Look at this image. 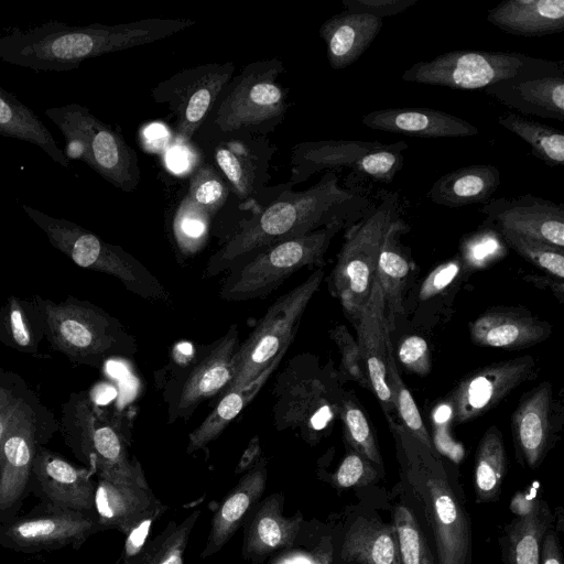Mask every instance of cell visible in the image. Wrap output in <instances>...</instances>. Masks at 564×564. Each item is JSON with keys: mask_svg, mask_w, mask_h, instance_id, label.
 Returning a JSON list of instances; mask_svg holds the SVG:
<instances>
[{"mask_svg": "<svg viewBox=\"0 0 564 564\" xmlns=\"http://www.w3.org/2000/svg\"><path fill=\"white\" fill-rule=\"evenodd\" d=\"M330 336L340 354V378L343 380H351L362 388L371 390L356 339L344 325H337L333 328Z\"/></svg>", "mask_w": 564, "mask_h": 564, "instance_id": "f907efd6", "label": "cell"}, {"mask_svg": "<svg viewBox=\"0 0 564 564\" xmlns=\"http://www.w3.org/2000/svg\"><path fill=\"white\" fill-rule=\"evenodd\" d=\"M382 24L380 18L347 10L327 19L318 32L332 68L338 70L354 64L379 35Z\"/></svg>", "mask_w": 564, "mask_h": 564, "instance_id": "f1b7e54d", "label": "cell"}, {"mask_svg": "<svg viewBox=\"0 0 564 564\" xmlns=\"http://www.w3.org/2000/svg\"><path fill=\"white\" fill-rule=\"evenodd\" d=\"M361 122L370 129L419 138H465L479 132L457 116L425 107L376 110L365 115Z\"/></svg>", "mask_w": 564, "mask_h": 564, "instance_id": "484cf974", "label": "cell"}, {"mask_svg": "<svg viewBox=\"0 0 564 564\" xmlns=\"http://www.w3.org/2000/svg\"><path fill=\"white\" fill-rule=\"evenodd\" d=\"M503 242L528 262L558 279L564 278V249L511 231L498 230Z\"/></svg>", "mask_w": 564, "mask_h": 564, "instance_id": "7dc6e473", "label": "cell"}, {"mask_svg": "<svg viewBox=\"0 0 564 564\" xmlns=\"http://www.w3.org/2000/svg\"><path fill=\"white\" fill-rule=\"evenodd\" d=\"M163 510L164 507L162 503L158 502L126 533L127 538L124 542L123 556L127 564L140 554L149 536L152 524L160 517Z\"/></svg>", "mask_w": 564, "mask_h": 564, "instance_id": "6f0895ef", "label": "cell"}, {"mask_svg": "<svg viewBox=\"0 0 564 564\" xmlns=\"http://www.w3.org/2000/svg\"><path fill=\"white\" fill-rule=\"evenodd\" d=\"M398 212L399 194L386 192L379 204L346 231L327 283L352 324L370 295L383 239Z\"/></svg>", "mask_w": 564, "mask_h": 564, "instance_id": "8992f818", "label": "cell"}, {"mask_svg": "<svg viewBox=\"0 0 564 564\" xmlns=\"http://www.w3.org/2000/svg\"><path fill=\"white\" fill-rule=\"evenodd\" d=\"M497 230H485L473 237L464 249L463 260L475 264L479 262L481 265L487 260L495 258L496 253H500L501 245L497 239Z\"/></svg>", "mask_w": 564, "mask_h": 564, "instance_id": "680465c9", "label": "cell"}, {"mask_svg": "<svg viewBox=\"0 0 564 564\" xmlns=\"http://www.w3.org/2000/svg\"><path fill=\"white\" fill-rule=\"evenodd\" d=\"M241 133L243 138L220 141L214 160L236 196L254 205L265 195L275 147L263 135Z\"/></svg>", "mask_w": 564, "mask_h": 564, "instance_id": "44dd1931", "label": "cell"}, {"mask_svg": "<svg viewBox=\"0 0 564 564\" xmlns=\"http://www.w3.org/2000/svg\"><path fill=\"white\" fill-rule=\"evenodd\" d=\"M228 195L229 186L225 177L207 163L193 173L186 196L214 217L226 203Z\"/></svg>", "mask_w": 564, "mask_h": 564, "instance_id": "c3c4849f", "label": "cell"}, {"mask_svg": "<svg viewBox=\"0 0 564 564\" xmlns=\"http://www.w3.org/2000/svg\"><path fill=\"white\" fill-rule=\"evenodd\" d=\"M29 389L19 373L0 369V441L11 415Z\"/></svg>", "mask_w": 564, "mask_h": 564, "instance_id": "f5cc1de1", "label": "cell"}, {"mask_svg": "<svg viewBox=\"0 0 564 564\" xmlns=\"http://www.w3.org/2000/svg\"><path fill=\"white\" fill-rule=\"evenodd\" d=\"M260 458V443L256 436L250 443L237 466L236 473L249 470Z\"/></svg>", "mask_w": 564, "mask_h": 564, "instance_id": "94428289", "label": "cell"}, {"mask_svg": "<svg viewBox=\"0 0 564 564\" xmlns=\"http://www.w3.org/2000/svg\"><path fill=\"white\" fill-rule=\"evenodd\" d=\"M487 21L518 36H544L564 31V0H507L487 12Z\"/></svg>", "mask_w": 564, "mask_h": 564, "instance_id": "1f68e13d", "label": "cell"}, {"mask_svg": "<svg viewBox=\"0 0 564 564\" xmlns=\"http://www.w3.org/2000/svg\"><path fill=\"white\" fill-rule=\"evenodd\" d=\"M296 356L279 375L273 394V416L278 430H299L310 442L329 424L334 408L326 383Z\"/></svg>", "mask_w": 564, "mask_h": 564, "instance_id": "5bb4252c", "label": "cell"}, {"mask_svg": "<svg viewBox=\"0 0 564 564\" xmlns=\"http://www.w3.org/2000/svg\"><path fill=\"white\" fill-rule=\"evenodd\" d=\"M409 230V225L400 217L390 224L377 264L376 275L383 294L390 332L394 328L395 318L403 313L402 294L410 263L400 238Z\"/></svg>", "mask_w": 564, "mask_h": 564, "instance_id": "d590c367", "label": "cell"}, {"mask_svg": "<svg viewBox=\"0 0 564 564\" xmlns=\"http://www.w3.org/2000/svg\"><path fill=\"white\" fill-rule=\"evenodd\" d=\"M527 55L506 51H451L404 70V82L460 90L485 89L516 74Z\"/></svg>", "mask_w": 564, "mask_h": 564, "instance_id": "2e32d148", "label": "cell"}, {"mask_svg": "<svg viewBox=\"0 0 564 564\" xmlns=\"http://www.w3.org/2000/svg\"><path fill=\"white\" fill-rule=\"evenodd\" d=\"M507 469L502 435L490 426L479 441L475 455L474 489L478 502L496 501L501 492Z\"/></svg>", "mask_w": 564, "mask_h": 564, "instance_id": "ab89813d", "label": "cell"}, {"mask_svg": "<svg viewBox=\"0 0 564 564\" xmlns=\"http://www.w3.org/2000/svg\"><path fill=\"white\" fill-rule=\"evenodd\" d=\"M195 23L181 18H147L115 25L48 21L0 35V59L35 72H68L88 58L150 44Z\"/></svg>", "mask_w": 564, "mask_h": 564, "instance_id": "7a4b0ae2", "label": "cell"}, {"mask_svg": "<svg viewBox=\"0 0 564 564\" xmlns=\"http://www.w3.org/2000/svg\"><path fill=\"white\" fill-rule=\"evenodd\" d=\"M284 355L285 352L281 354L268 369L247 386L232 389L217 399L218 402L215 409L200 425L189 434L186 448L188 454L206 447L224 432L229 423L237 417L260 391L271 373L278 368Z\"/></svg>", "mask_w": 564, "mask_h": 564, "instance_id": "f35d334b", "label": "cell"}, {"mask_svg": "<svg viewBox=\"0 0 564 564\" xmlns=\"http://www.w3.org/2000/svg\"><path fill=\"white\" fill-rule=\"evenodd\" d=\"M500 185V171L490 164L464 166L437 178L426 193L433 203L458 208L486 203Z\"/></svg>", "mask_w": 564, "mask_h": 564, "instance_id": "836d02e7", "label": "cell"}, {"mask_svg": "<svg viewBox=\"0 0 564 564\" xmlns=\"http://www.w3.org/2000/svg\"><path fill=\"white\" fill-rule=\"evenodd\" d=\"M43 339V317L33 297L8 296L0 307V341L21 354L39 357Z\"/></svg>", "mask_w": 564, "mask_h": 564, "instance_id": "74e56055", "label": "cell"}, {"mask_svg": "<svg viewBox=\"0 0 564 564\" xmlns=\"http://www.w3.org/2000/svg\"><path fill=\"white\" fill-rule=\"evenodd\" d=\"M405 149L408 144L404 141L382 143L379 148L360 156L351 169L376 181L389 183L403 166L402 153Z\"/></svg>", "mask_w": 564, "mask_h": 564, "instance_id": "681fc988", "label": "cell"}, {"mask_svg": "<svg viewBox=\"0 0 564 564\" xmlns=\"http://www.w3.org/2000/svg\"><path fill=\"white\" fill-rule=\"evenodd\" d=\"M283 72L276 57L246 65L226 86L214 118L217 129L263 137L273 131L288 109L286 90L278 80Z\"/></svg>", "mask_w": 564, "mask_h": 564, "instance_id": "8fae6325", "label": "cell"}, {"mask_svg": "<svg viewBox=\"0 0 564 564\" xmlns=\"http://www.w3.org/2000/svg\"><path fill=\"white\" fill-rule=\"evenodd\" d=\"M485 225L564 249V204L532 194L484 203Z\"/></svg>", "mask_w": 564, "mask_h": 564, "instance_id": "ffe728a7", "label": "cell"}, {"mask_svg": "<svg viewBox=\"0 0 564 564\" xmlns=\"http://www.w3.org/2000/svg\"><path fill=\"white\" fill-rule=\"evenodd\" d=\"M283 495L267 497L245 524L243 555L251 560H262L270 553L293 545L301 529L302 516L282 514Z\"/></svg>", "mask_w": 564, "mask_h": 564, "instance_id": "83f0119b", "label": "cell"}, {"mask_svg": "<svg viewBox=\"0 0 564 564\" xmlns=\"http://www.w3.org/2000/svg\"><path fill=\"white\" fill-rule=\"evenodd\" d=\"M213 217L185 196L176 208L172 234L180 253L191 257L199 252L208 241Z\"/></svg>", "mask_w": 564, "mask_h": 564, "instance_id": "b9f144b4", "label": "cell"}, {"mask_svg": "<svg viewBox=\"0 0 564 564\" xmlns=\"http://www.w3.org/2000/svg\"><path fill=\"white\" fill-rule=\"evenodd\" d=\"M58 425L67 447L97 478L148 487L140 464L129 457L124 414L99 406L84 390L72 392L62 404Z\"/></svg>", "mask_w": 564, "mask_h": 564, "instance_id": "277c9868", "label": "cell"}, {"mask_svg": "<svg viewBox=\"0 0 564 564\" xmlns=\"http://www.w3.org/2000/svg\"><path fill=\"white\" fill-rule=\"evenodd\" d=\"M29 218L46 235L50 243L76 265L117 278L135 295L155 301L167 293L159 280L120 246L106 242L82 226L22 205Z\"/></svg>", "mask_w": 564, "mask_h": 564, "instance_id": "ba28073f", "label": "cell"}, {"mask_svg": "<svg viewBox=\"0 0 564 564\" xmlns=\"http://www.w3.org/2000/svg\"><path fill=\"white\" fill-rule=\"evenodd\" d=\"M199 514L200 511L195 510L180 524L170 522L148 546L138 564H183L184 551Z\"/></svg>", "mask_w": 564, "mask_h": 564, "instance_id": "bcb514c9", "label": "cell"}, {"mask_svg": "<svg viewBox=\"0 0 564 564\" xmlns=\"http://www.w3.org/2000/svg\"><path fill=\"white\" fill-rule=\"evenodd\" d=\"M267 459L259 460L239 480L234 490L216 510L202 557L218 552L241 525L247 514L261 498L267 482Z\"/></svg>", "mask_w": 564, "mask_h": 564, "instance_id": "f546056e", "label": "cell"}, {"mask_svg": "<svg viewBox=\"0 0 564 564\" xmlns=\"http://www.w3.org/2000/svg\"><path fill=\"white\" fill-rule=\"evenodd\" d=\"M470 338L481 347L520 350L534 346L551 335L547 322L516 307H492L469 325Z\"/></svg>", "mask_w": 564, "mask_h": 564, "instance_id": "cb8c5ba5", "label": "cell"}, {"mask_svg": "<svg viewBox=\"0 0 564 564\" xmlns=\"http://www.w3.org/2000/svg\"><path fill=\"white\" fill-rule=\"evenodd\" d=\"M101 530L94 513L41 503L28 514L0 523V547L29 554L78 549Z\"/></svg>", "mask_w": 564, "mask_h": 564, "instance_id": "9a60e30c", "label": "cell"}, {"mask_svg": "<svg viewBox=\"0 0 564 564\" xmlns=\"http://www.w3.org/2000/svg\"><path fill=\"white\" fill-rule=\"evenodd\" d=\"M387 381L391 392L397 417L400 419L399 422L424 446L430 449H435L433 440L423 423L419 408L411 392L399 375L392 349H390L388 352Z\"/></svg>", "mask_w": 564, "mask_h": 564, "instance_id": "ee69618b", "label": "cell"}, {"mask_svg": "<svg viewBox=\"0 0 564 564\" xmlns=\"http://www.w3.org/2000/svg\"><path fill=\"white\" fill-rule=\"evenodd\" d=\"M552 387L545 381L524 395L512 415L517 456L532 469L540 466L552 444Z\"/></svg>", "mask_w": 564, "mask_h": 564, "instance_id": "d4e9b609", "label": "cell"}, {"mask_svg": "<svg viewBox=\"0 0 564 564\" xmlns=\"http://www.w3.org/2000/svg\"><path fill=\"white\" fill-rule=\"evenodd\" d=\"M540 564H563L558 538L552 529L542 539Z\"/></svg>", "mask_w": 564, "mask_h": 564, "instance_id": "91938a15", "label": "cell"}, {"mask_svg": "<svg viewBox=\"0 0 564 564\" xmlns=\"http://www.w3.org/2000/svg\"><path fill=\"white\" fill-rule=\"evenodd\" d=\"M498 123L525 141L536 159L550 166L564 165L563 131L513 112L498 117Z\"/></svg>", "mask_w": 564, "mask_h": 564, "instance_id": "60d3db41", "label": "cell"}, {"mask_svg": "<svg viewBox=\"0 0 564 564\" xmlns=\"http://www.w3.org/2000/svg\"><path fill=\"white\" fill-rule=\"evenodd\" d=\"M235 64L206 63L184 68L152 88V98L167 105L178 140L188 142L232 78Z\"/></svg>", "mask_w": 564, "mask_h": 564, "instance_id": "4fadbf2b", "label": "cell"}, {"mask_svg": "<svg viewBox=\"0 0 564 564\" xmlns=\"http://www.w3.org/2000/svg\"><path fill=\"white\" fill-rule=\"evenodd\" d=\"M239 346L238 327L232 324L224 336L207 347L205 355L185 373L170 401V423L186 420L200 403L218 398L227 389L235 373Z\"/></svg>", "mask_w": 564, "mask_h": 564, "instance_id": "d6986e66", "label": "cell"}, {"mask_svg": "<svg viewBox=\"0 0 564 564\" xmlns=\"http://www.w3.org/2000/svg\"><path fill=\"white\" fill-rule=\"evenodd\" d=\"M400 362L412 373L426 376L431 371V355L424 338L413 335L404 338L398 350Z\"/></svg>", "mask_w": 564, "mask_h": 564, "instance_id": "db71d44e", "label": "cell"}, {"mask_svg": "<svg viewBox=\"0 0 564 564\" xmlns=\"http://www.w3.org/2000/svg\"><path fill=\"white\" fill-rule=\"evenodd\" d=\"M354 326L371 390L379 400L387 421H395L397 413L387 381L388 352L392 349V345L383 294L377 275L370 295Z\"/></svg>", "mask_w": 564, "mask_h": 564, "instance_id": "603a6c76", "label": "cell"}, {"mask_svg": "<svg viewBox=\"0 0 564 564\" xmlns=\"http://www.w3.org/2000/svg\"><path fill=\"white\" fill-rule=\"evenodd\" d=\"M45 116L57 126L65 140L66 159L79 160L104 180L123 192L140 182L135 151L122 134L78 104L51 107Z\"/></svg>", "mask_w": 564, "mask_h": 564, "instance_id": "52a82bcc", "label": "cell"}, {"mask_svg": "<svg viewBox=\"0 0 564 564\" xmlns=\"http://www.w3.org/2000/svg\"><path fill=\"white\" fill-rule=\"evenodd\" d=\"M58 420L31 388L0 441V523L18 516L29 492L37 448L58 431Z\"/></svg>", "mask_w": 564, "mask_h": 564, "instance_id": "30bf717a", "label": "cell"}, {"mask_svg": "<svg viewBox=\"0 0 564 564\" xmlns=\"http://www.w3.org/2000/svg\"><path fill=\"white\" fill-rule=\"evenodd\" d=\"M158 502L149 487L97 478L94 514L104 530L127 533Z\"/></svg>", "mask_w": 564, "mask_h": 564, "instance_id": "d6a6232c", "label": "cell"}, {"mask_svg": "<svg viewBox=\"0 0 564 564\" xmlns=\"http://www.w3.org/2000/svg\"><path fill=\"white\" fill-rule=\"evenodd\" d=\"M417 0H343L347 11L366 13L376 18L397 15L413 7Z\"/></svg>", "mask_w": 564, "mask_h": 564, "instance_id": "9f6ffc18", "label": "cell"}, {"mask_svg": "<svg viewBox=\"0 0 564 564\" xmlns=\"http://www.w3.org/2000/svg\"><path fill=\"white\" fill-rule=\"evenodd\" d=\"M368 200L338 184L336 172H326L305 191L284 189L260 208L210 257L204 275L212 278L256 251L301 237L333 224L352 226L366 214Z\"/></svg>", "mask_w": 564, "mask_h": 564, "instance_id": "6da1fadb", "label": "cell"}, {"mask_svg": "<svg viewBox=\"0 0 564 564\" xmlns=\"http://www.w3.org/2000/svg\"><path fill=\"white\" fill-rule=\"evenodd\" d=\"M32 297L42 314L50 348L72 364L100 368L111 359L137 354L135 338L98 305L73 295L58 303L37 294Z\"/></svg>", "mask_w": 564, "mask_h": 564, "instance_id": "5b68a950", "label": "cell"}, {"mask_svg": "<svg viewBox=\"0 0 564 564\" xmlns=\"http://www.w3.org/2000/svg\"><path fill=\"white\" fill-rule=\"evenodd\" d=\"M378 478V468L350 448L334 473L333 484L338 488L346 489L356 486H368Z\"/></svg>", "mask_w": 564, "mask_h": 564, "instance_id": "816d5d0a", "label": "cell"}, {"mask_svg": "<svg viewBox=\"0 0 564 564\" xmlns=\"http://www.w3.org/2000/svg\"><path fill=\"white\" fill-rule=\"evenodd\" d=\"M338 414L343 422L347 445L377 468L382 469L379 446L364 410L352 398H343L338 403Z\"/></svg>", "mask_w": 564, "mask_h": 564, "instance_id": "7bdbcfd3", "label": "cell"}, {"mask_svg": "<svg viewBox=\"0 0 564 564\" xmlns=\"http://www.w3.org/2000/svg\"><path fill=\"white\" fill-rule=\"evenodd\" d=\"M484 91L522 115L564 122V61L527 55L514 75Z\"/></svg>", "mask_w": 564, "mask_h": 564, "instance_id": "e0dca14e", "label": "cell"}, {"mask_svg": "<svg viewBox=\"0 0 564 564\" xmlns=\"http://www.w3.org/2000/svg\"><path fill=\"white\" fill-rule=\"evenodd\" d=\"M382 145L379 141L322 140L295 144L291 152V176L289 183L307 181L322 171L351 169L355 162Z\"/></svg>", "mask_w": 564, "mask_h": 564, "instance_id": "4dcf8cb0", "label": "cell"}, {"mask_svg": "<svg viewBox=\"0 0 564 564\" xmlns=\"http://www.w3.org/2000/svg\"><path fill=\"white\" fill-rule=\"evenodd\" d=\"M346 227L333 224L256 251L232 267L219 296L234 302L264 297L294 272L305 267L322 268L332 239Z\"/></svg>", "mask_w": 564, "mask_h": 564, "instance_id": "9c48e42d", "label": "cell"}, {"mask_svg": "<svg viewBox=\"0 0 564 564\" xmlns=\"http://www.w3.org/2000/svg\"><path fill=\"white\" fill-rule=\"evenodd\" d=\"M460 270L462 259L458 257L434 268L421 285L420 300H429L444 291L455 280Z\"/></svg>", "mask_w": 564, "mask_h": 564, "instance_id": "11a10c76", "label": "cell"}, {"mask_svg": "<svg viewBox=\"0 0 564 564\" xmlns=\"http://www.w3.org/2000/svg\"><path fill=\"white\" fill-rule=\"evenodd\" d=\"M318 268L305 281L275 300L258 321L235 358V373L226 392L247 386L260 376L293 341L300 321L324 279ZM217 398V399H218Z\"/></svg>", "mask_w": 564, "mask_h": 564, "instance_id": "7c38bea8", "label": "cell"}, {"mask_svg": "<svg viewBox=\"0 0 564 564\" xmlns=\"http://www.w3.org/2000/svg\"><path fill=\"white\" fill-rule=\"evenodd\" d=\"M0 135L29 142L65 169L69 161L39 116L0 86Z\"/></svg>", "mask_w": 564, "mask_h": 564, "instance_id": "8d00e7d4", "label": "cell"}, {"mask_svg": "<svg viewBox=\"0 0 564 564\" xmlns=\"http://www.w3.org/2000/svg\"><path fill=\"white\" fill-rule=\"evenodd\" d=\"M536 373V362L528 355L494 362L468 373L448 395L453 421L466 423L481 416Z\"/></svg>", "mask_w": 564, "mask_h": 564, "instance_id": "ac0fdd59", "label": "cell"}, {"mask_svg": "<svg viewBox=\"0 0 564 564\" xmlns=\"http://www.w3.org/2000/svg\"><path fill=\"white\" fill-rule=\"evenodd\" d=\"M388 423L401 480L423 512L438 564H471L470 519L440 453L424 446L398 420Z\"/></svg>", "mask_w": 564, "mask_h": 564, "instance_id": "3957f363", "label": "cell"}, {"mask_svg": "<svg viewBox=\"0 0 564 564\" xmlns=\"http://www.w3.org/2000/svg\"><path fill=\"white\" fill-rule=\"evenodd\" d=\"M88 468L73 465L44 446L37 448L29 491L42 503L58 509L94 513L96 482Z\"/></svg>", "mask_w": 564, "mask_h": 564, "instance_id": "7402d4cb", "label": "cell"}, {"mask_svg": "<svg viewBox=\"0 0 564 564\" xmlns=\"http://www.w3.org/2000/svg\"><path fill=\"white\" fill-rule=\"evenodd\" d=\"M339 555L355 564H401L393 524L372 518L356 519L345 533Z\"/></svg>", "mask_w": 564, "mask_h": 564, "instance_id": "e575fe53", "label": "cell"}, {"mask_svg": "<svg viewBox=\"0 0 564 564\" xmlns=\"http://www.w3.org/2000/svg\"><path fill=\"white\" fill-rule=\"evenodd\" d=\"M333 560V546L332 540L329 538H325L321 541L318 546L316 547L312 564H332Z\"/></svg>", "mask_w": 564, "mask_h": 564, "instance_id": "6125c7cd", "label": "cell"}, {"mask_svg": "<svg viewBox=\"0 0 564 564\" xmlns=\"http://www.w3.org/2000/svg\"><path fill=\"white\" fill-rule=\"evenodd\" d=\"M510 508L516 517L500 538L505 564H540L542 539L553 523L547 502L538 497L521 500L517 495Z\"/></svg>", "mask_w": 564, "mask_h": 564, "instance_id": "4316f807", "label": "cell"}, {"mask_svg": "<svg viewBox=\"0 0 564 564\" xmlns=\"http://www.w3.org/2000/svg\"><path fill=\"white\" fill-rule=\"evenodd\" d=\"M401 564H435L426 538L412 510L402 503L393 509Z\"/></svg>", "mask_w": 564, "mask_h": 564, "instance_id": "f6af8a7d", "label": "cell"}]
</instances>
